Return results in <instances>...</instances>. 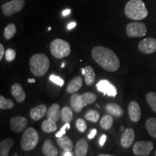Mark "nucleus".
Masks as SVG:
<instances>
[{"mask_svg": "<svg viewBox=\"0 0 156 156\" xmlns=\"http://www.w3.org/2000/svg\"><path fill=\"white\" fill-rule=\"evenodd\" d=\"M98 90L103 93L104 95H107L110 97H115L117 95V90L114 85H112L107 80H100L96 85Z\"/></svg>", "mask_w": 156, "mask_h": 156, "instance_id": "nucleus-10", "label": "nucleus"}, {"mask_svg": "<svg viewBox=\"0 0 156 156\" xmlns=\"http://www.w3.org/2000/svg\"><path fill=\"white\" fill-rule=\"evenodd\" d=\"M106 111L111 116H114L116 117H121L124 114V111L119 105L116 103H110L106 105L105 106Z\"/></svg>", "mask_w": 156, "mask_h": 156, "instance_id": "nucleus-20", "label": "nucleus"}, {"mask_svg": "<svg viewBox=\"0 0 156 156\" xmlns=\"http://www.w3.org/2000/svg\"><path fill=\"white\" fill-rule=\"evenodd\" d=\"M51 53L55 58H62L67 57L71 52L69 43L60 38H56L50 44Z\"/></svg>", "mask_w": 156, "mask_h": 156, "instance_id": "nucleus-6", "label": "nucleus"}, {"mask_svg": "<svg viewBox=\"0 0 156 156\" xmlns=\"http://www.w3.org/2000/svg\"><path fill=\"white\" fill-rule=\"evenodd\" d=\"M96 133H97L96 129H93L90 131V134L87 135V137H88L90 140L93 139V138L95 137V136L96 135Z\"/></svg>", "mask_w": 156, "mask_h": 156, "instance_id": "nucleus-37", "label": "nucleus"}, {"mask_svg": "<svg viewBox=\"0 0 156 156\" xmlns=\"http://www.w3.org/2000/svg\"><path fill=\"white\" fill-rule=\"evenodd\" d=\"M14 143V140L11 138L2 140L0 143V156H8L9 152Z\"/></svg>", "mask_w": 156, "mask_h": 156, "instance_id": "nucleus-22", "label": "nucleus"}, {"mask_svg": "<svg viewBox=\"0 0 156 156\" xmlns=\"http://www.w3.org/2000/svg\"><path fill=\"white\" fill-rule=\"evenodd\" d=\"M153 149V144L151 141L136 142L133 146V153L137 156H147Z\"/></svg>", "mask_w": 156, "mask_h": 156, "instance_id": "nucleus-9", "label": "nucleus"}, {"mask_svg": "<svg viewBox=\"0 0 156 156\" xmlns=\"http://www.w3.org/2000/svg\"><path fill=\"white\" fill-rule=\"evenodd\" d=\"M146 100L152 110L156 113V93L150 92L146 95Z\"/></svg>", "mask_w": 156, "mask_h": 156, "instance_id": "nucleus-32", "label": "nucleus"}, {"mask_svg": "<svg viewBox=\"0 0 156 156\" xmlns=\"http://www.w3.org/2000/svg\"><path fill=\"white\" fill-rule=\"evenodd\" d=\"M134 139H135V134H134L133 129H126L121 137V145L124 148L131 147L134 141Z\"/></svg>", "mask_w": 156, "mask_h": 156, "instance_id": "nucleus-14", "label": "nucleus"}, {"mask_svg": "<svg viewBox=\"0 0 156 156\" xmlns=\"http://www.w3.org/2000/svg\"><path fill=\"white\" fill-rule=\"evenodd\" d=\"M15 103L11 99L5 98L3 95H0V109L6 110V109H12L14 108Z\"/></svg>", "mask_w": 156, "mask_h": 156, "instance_id": "nucleus-29", "label": "nucleus"}, {"mask_svg": "<svg viewBox=\"0 0 156 156\" xmlns=\"http://www.w3.org/2000/svg\"><path fill=\"white\" fill-rule=\"evenodd\" d=\"M64 156H73L70 151H65L64 153Z\"/></svg>", "mask_w": 156, "mask_h": 156, "instance_id": "nucleus-42", "label": "nucleus"}, {"mask_svg": "<svg viewBox=\"0 0 156 156\" xmlns=\"http://www.w3.org/2000/svg\"><path fill=\"white\" fill-rule=\"evenodd\" d=\"M43 153L46 156H57L58 151L51 140H46L43 145Z\"/></svg>", "mask_w": 156, "mask_h": 156, "instance_id": "nucleus-19", "label": "nucleus"}, {"mask_svg": "<svg viewBox=\"0 0 156 156\" xmlns=\"http://www.w3.org/2000/svg\"><path fill=\"white\" fill-rule=\"evenodd\" d=\"M65 63H66V62H62V66H61V67H62V68H63V67H64V66H65Z\"/></svg>", "mask_w": 156, "mask_h": 156, "instance_id": "nucleus-45", "label": "nucleus"}, {"mask_svg": "<svg viewBox=\"0 0 156 156\" xmlns=\"http://www.w3.org/2000/svg\"><path fill=\"white\" fill-rule=\"evenodd\" d=\"M28 120L23 116H15L10 119V128L14 133H20L25 130Z\"/></svg>", "mask_w": 156, "mask_h": 156, "instance_id": "nucleus-11", "label": "nucleus"}, {"mask_svg": "<svg viewBox=\"0 0 156 156\" xmlns=\"http://www.w3.org/2000/svg\"><path fill=\"white\" fill-rule=\"evenodd\" d=\"M11 93L18 103H23L26 98V93L23 90L22 85L19 83L13 84L11 87Z\"/></svg>", "mask_w": 156, "mask_h": 156, "instance_id": "nucleus-15", "label": "nucleus"}, {"mask_svg": "<svg viewBox=\"0 0 156 156\" xmlns=\"http://www.w3.org/2000/svg\"><path fill=\"white\" fill-rule=\"evenodd\" d=\"M28 83H36V80H35V79H30H30L28 80Z\"/></svg>", "mask_w": 156, "mask_h": 156, "instance_id": "nucleus-43", "label": "nucleus"}, {"mask_svg": "<svg viewBox=\"0 0 156 156\" xmlns=\"http://www.w3.org/2000/svg\"><path fill=\"white\" fill-rule=\"evenodd\" d=\"M114 120H113V117L111 115H106V116H103L101 120V126L103 129L108 130L111 129L112 125Z\"/></svg>", "mask_w": 156, "mask_h": 156, "instance_id": "nucleus-30", "label": "nucleus"}, {"mask_svg": "<svg viewBox=\"0 0 156 156\" xmlns=\"http://www.w3.org/2000/svg\"><path fill=\"white\" fill-rule=\"evenodd\" d=\"M145 125L150 135L156 138V117L148 119L145 123Z\"/></svg>", "mask_w": 156, "mask_h": 156, "instance_id": "nucleus-27", "label": "nucleus"}, {"mask_svg": "<svg viewBox=\"0 0 156 156\" xmlns=\"http://www.w3.org/2000/svg\"><path fill=\"white\" fill-rule=\"evenodd\" d=\"M88 150V143L85 139L78 140L75 146L76 156H86Z\"/></svg>", "mask_w": 156, "mask_h": 156, "instance_id": "nucleus-21", "label": "nucleus"}, {"mask_svg": "<svg viewBox=\"0 0 156 156\" xmlns=\"http://www.w3.org/2000/svg\"><path fill=\"white\" fill-rule=\"evenodd\" d=\"M125 14L134 20H142L148 15V11L142 0H129L124 8Z\"/></svg>", "mask_w": 156, "mask_h": 156, "instance_id": "nucleus-2", "label": "nucleus"}, {"mask_svg": "<svg viewBox=\"0 0 156 156\" xmlns=\"http://www.w3.org/2000/svg\"><path fill=\"white\" fill-rule=\"evenodd\" d=\"M17 32V28L16 25L13 23H10L8 25L6 26L4 30V36L6 40H9L12 38H13V36L16 34Z\"/></svg>", "mask_w": 156, "mask_h": 156, "instance_id": "nucleus-28", "label": "nucleus"}, {"mask_svg": "<svg viewBox=\"0 0 156 156\" xmlns=\"http://www.w3.org/2000/svg\"><path fill=\"white\" fill-rule=\"evenodd\" d=\"M49 80L52 82V83H54V84H56V85H57L60 87L63 86L64 84V81L63 80V79L60 77H58V76L55 75H50Z\"/></svg>", "mask_w": 156, "mask_h": 156, "instance_id": "nucleus-35", "label": "nucleus"}, {"mask_svg": "<svg viewBox=\"0 0 156 156\" xmlns=\"http://www.w3.org/2000/svg\"><path fill=\"white\" fill-rule=\"evenodd\" d=\"M128 113L130 119L133 122H139L141 118V109L136 101H131L128 106Z\"/></svg>", "mask_w": 156, "mask_h": 156, "instance_id": "nucleus-13", "label": "nucleus"}, {"mask_svg": "<svg viewBox=\"0 0 156 156\" xmlns=\"http://www.w3.org/2000/svg\"><path fill=\"white\" fill-rule=\"evenodd\" d=\"M155 156H156V153H155Z\"/></svg>", "mask_w": 156, "mask_h": 156, "instance_id": "nucleus-47", "label": "nucleus"}, {"mask_svg": "<svg viewBox=\"0 0 156 156\" xmlns=\"http://www.w3.org/2000/svg\"><path fill=\"white\" fill-rule=\"evenodd\" d=\"M48 109L44 104L38 105L34 108H33L30 112L31 119L34 121H38L42 119L45 115L47 114Z\"/></svg>", "mask_w": 156, "mask_h": 156, "instance_id": "nucleus-16", "label": "nucleus"}, {"mask_svg": "<svg viewBox=\"0 0 156 156\" xmlns=\"http://www.w3.org/2000/svg\"><path fill=\"white\" fill-rule=\"evenodd\" d=\"M96 95L93 93H85L82 95L74 93L70 98V105L75 112H80L85 106L94 103L96 100Z\"/></svg>", "mask_w": 156, "mask_h": 156, "instance_id": "nucleus-4", "label": "nucleus"}, {"mask_svg": "<svg viewBox=\"0 0 156 156\" xmlns=\"http://www.w3.org/2000/svg\"><path fill=\"white\" fill-rule=\"evenodd\" d=\"M76 25H77V23H76L75 22L70 23L67 25V29H68V30H71V29H73L76 26Z\"/></svg>", "mask_w": 156, "mask_h": 156, "instance_id": "nucleus-40", "label": "nucleus"}, {"mask_svg": "<svg viewBox=\"0 0 156 156\" xmlns=\"http://www.w3.org/2000/svg\"><path fill=\"white\" fill-rule=\"evenodd\" d=\"M92 56L95 62L106 71L116 72L120 67L119 57L110 48L95 46L92 50Z\"/></svg>", "mask_w": 156, "mask_h": 156, "instance_id": "nucleus-1", "label": "nucleus"}, {"mask_svg": "<svg viewBox=\"0 0 156 156\" xmlns=\"http://www.w3.org/2000/svg\"><path fill=\"white\" fill-rule=\"evenodd\" d=\"M98 156H115V155H108V154H100Z\"/></svg>", "mask_w": 156, "mask_h": 156, "instance_id": "nucleus-44", "label": "nucleus"}, {"mask_svg": "<svg viewBox=\"0 0 156 156\" xmlns=\"http://www.w3.org/2000/svg\"><path fill=\"white\" fill-rule=\"evenodd\" d=\"M30 67L31 73L36 77H42L49 69V60L44 54H36L30 58Z\"/></svg>", "mask_w": 156, "mask_h": 156, "instance_id": "nucleus-3", "label": "nucleus"}, {"mask_svg": "<svg viewBox=\"0 0 156 156\" xmlns=\"http://www.w3.org/2000/svg\"><path fill=\"white\" fill-rule=\"evenodd\" d=\"M25 4V0H12L9 2L3 4L2 6L3 14L7 17H10L22 10Z\"/></svg>", "mask_w": 156, "mask_h": 156, "instance_id": "nucleus-8", "label": "nucleus"}, {"mask_svg": "<svg viewBox=\"0 0 156 156\" xmlns=\"http://www.w3.org/2000/svg\"><path fill=\"white\" fill-rule=\"evenodd\" d=\"M85 82L87 85L90 86L93 85L95 79V74L94 73L93 67L90 66H87L85 67Z\"/></svg>", "mask_w": 156, "mask_h": 156, "instance_id": "nucleus-24", "label": "nucleus"}, {"mask_svg": "<svg viewBox=\"0 0 156 156\" xmlns=\"http://www.w3.org/2000/svg\"><path fill=\"white\" fill-rule=\"evenodd\" d=\"M51 30V28H48V30Z\"/></svg>", "mask_w": 156, "mask_h": 156, "instance_id": "nucleus-46", "label": "nucleus"}, {"mask_svg": "<svg viewBox=\"0 0 156 156\" xmlns=\"http://www.w3.org/2000/svg\"><path fill=\"white\" fill-rule=\"evenodd\" d=\"M85 119L90 121V122L96 123L100 119V114H99V112L98 111L90 109V110H88L85 113Z\"/></svg>", "mask_w": 156, "mask_h": 156, "instance_id": "nucleus-31", "label": "nucleus"}, {"mask_svg": "<svg viewBox=\"0 0 156 156\" xmlns=\"http://www.w3.org/2000/svg\"><path fill=\"white\" fill-rule=\"evenodd\" d=\"M58 145L61 147L64 151H73V143L70 138L66 134H64L57 139Z\"/></svg>", "mask_w": 156, "mask_h": 156, "instance_id": "nucleus-23", "label": "nucleus"}, {"mask_svg": "<svg viewBox=\"0 0 156 156\" xmlns=\"http://www.w3.org/2000/svg\"><path fill=\"white\" fill-rule=\"evenodd\" d=\"M61 119L62 122L67 124L69 123L73 119V109L68 106L63 107L61 111Z\"/></svg>", "mask_w": 156, "mask_h": 156, "instance_id": "nucleus-25", "label": "nucleus"}, {"mask_svg": "<svg viewBox=\"0 0 156 156\" xmlns=\"http://www.w3.org/2000/svg\"><path fill=\"white\" fill-rule=\"evenodd\" d=\"M16 57V51L12 48H8L5 52V58L7 62H12Z\"/></svg>", "mask_w": 156, "mask_h": 156, "instance_id": "nucleus-34", "label": "nucleus"}, {"mask_svg": "<svg viewBox=\"0 0 156 156\" xmlns=\"http://www.w3.org/2000/svg\"><path fill=\"white\" fill-rule=\"evenodd\" d=\"M56 122H54V121L47 119L42 123V130L46 133H51V132H55L57 129V125H56Z\"/></svg>", "mask_w": 156, "mask_h": 156, "instance_id": "nucleus-26", "label": "nucleus"}, {"mask_svg": "<svg viewBox=\"0 0 156 156\" xmlns=\"http://www.w3.org/2000/svg\"><path fill=\"white\" fill-rule=\"evenodd\" d=\"M70 129V125H69V123H67V124H65L64 125L62 126L61 128V129L58 131L57 133L56 134V137L57 138H59V137H62V136L64 135L66 133V129Z\"/></svg>", "mask_w": 156, "mask_h": 156, "instance_id": "nucleus-36", "label": "nucleus"}, {"mask_svg": "<svg viewBox=\"0 0 156 156\" xmlns=\"http://www.w3.org/2000/svg\"><path fill=\"white\" fill-rule=\"evenodd\" d=\"M61 116V109L58 103H54L49 107L47 112V119L54 122H58Z\"/></svg>", "mask_w": 156, "mask_h": 156, "instance_id": "nucleus-18", "label": "nucleus"}, {"mask_svg": "<svg viewBox=\"0 0 156 156\" xmlns=\"http://www.w3.org/2000/svg\"><path fill=\"white\" fill-rule=\"evenodd\" d=\"M126 35L130 38H139L147 34V27L142 23H130L126 27Z\"/></svg>", "mask_w": 156, "mask_h": 156, "instance_id": "nucleus-7", "label": "nucleus"}, {"mask_svg": "<svg viewBox=\"0 0 156 156\" xmlns=\"http://www.w3.org/2000/svg\"><path fill=\"white\" fill-rule=\"evenodd\" d=\"M38 141L39 135L36 129L33 127L27 128L21 139V147L25 151H32L38 145Z\"/></svg>", "mask_w": 156, "mask_h": 156, "instance_id": "nucleus-5", "label": "nucleus"}, {"mask_svg": "<svg viewBox=\"0 0 156 156\" xmlns=\"http://www.w3.org/2000/svg\"><path fill=\"white\" fill-rule=\"evenodd\" d=\"M4 54H5V48H4V46L2 44H0V61L2 60Z\"/></svg>", "mask_w": 156, "mask_h": 156, "instance_id": "nucleus-39", "label": "nucleus"}, {"mask_svg": "<svg viewBox=\"0 0 156 156\" xmlns=\"http://www.w3.org/2000/svg\"><path fill=\"white\" fill-rule=\"evenodd\" d=\"M76 127H77L79 132H85L87 129L86 122L83 119L79 118L78 119H77V122H76Z\"/></svg>", "mask_w": 156, "mask_h": 156, "instance_id": "nucleus-33", "label": "nucleus"}, {"mask_svg": "<svg viewBox=\"0 0 156 156\" xmlns=\"http://www.w3.org/2000/svg\"><path fill=\"white\" fill-rule=\"evenodd\" d=\"M106 139H107V136H106V134H103V135L101 136L100 142H99V143H100V145L101 146L104 145V144H105V142H106Z\"/></svg>", "mask_w": 156, "mask_h": 156, "instance_id": "nucleus-38", "label": "nucleus"}, {"mask_svg": "<svg viewBox=\"0 0 156 156\" xmlns=\"http://www.w3.org/2000/svg\"><path fill=\"white\" fill-rule=\"evenodd\" d=\"M138 48L142 53L150 54L156 51V39L153 38H147L140 42Z\"/></svg>", "mask_w": 156, "mask_h": 156, "instance_id": "nucleus-12", "label": "nucleus"}, {"mask_svg": "<svg viewBox=\"0 0 156 156\" xmlns=\"http://www.w3.org/2000/svg\"><path fill=\"white\" fill-rule=\"evenodd\" d=\"M83 85V79L80 76L74 77L71 81L68 83L67 87V92L69 93H76L81 88Z\"/></svg>", "mask_w": 156, "mask_h": 156, "instance_id": "nucleus-17", "label": "nucleus"}, {"mask_svg": "<svg viewBox=\"0 0 156 156\" xmlns=\"http://www.w3.org/2000/svg\"><path fill=\"white\" fill-rule=\"evenodd\" d=\"M70 9H65V10H64L63 12H62V15H63V16H67L68 15H69V13H70Z\"/></svg>", "mask_w": 156, "mask_h": 156, "instance_id": "nucleus-41", "label": "nucleus"}]
</instances>
